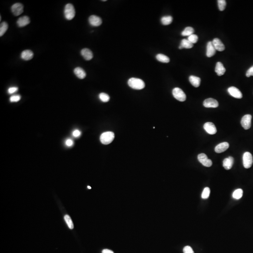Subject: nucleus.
Segmentation results:
<instances>
[{"label":"nucleus","mask_w":253,"mask_h":253,"mask_svg":"<svg viewBox=\"0 0 253 253\" xmlns=\"http://www.w3.org/2000/svg\"><path fill=\"white\" fill-rule=\"evenodd\" d=\"M128 86L131 88L135 90H142L145 87L144 82L141 79L132 77L128 80Z\"/></svg>","instance_id":"f257e3e1"},{"label":"nucleus","mask_w":253,"mask_h":253,"mask_svg":"<svg viewBox=\"0 0 253 253\" xmlns=\"http://www.w3.org/2000/svg\"><path fill=\"white\" fill-rule=\"evenodd\" d=\"M64 16L68 20H71L74 18L76 14L75 8L72 4H68L65 6Z\"/></svg>","instance_id":"f03ea898"},{"label":"nucleus","mask_w":253,"mask_h":253,"mask_svg":"<svg viewBox=\"0 0 253 253\" xmlns=\"http://www.w3.org/2000/svg\"><path fill=\"white\" fill-rule=\"evenodd\" d=\"M114 134L111 131L104 132L102 133L100 136V140L101 143L107 145L112 143L114 138Z\"/></svg>","instance_id":"7ed1b4c3"},{"label":"nucleus","mask_w":253,"mask_h":253,"mask_svg":"<svg viewBox=\"0 0 253 253\" xmlns=\"http://www.w3.org/2000/svg\"><path fill=\"white\" fill-rule=\"evenodd\" d=\"M172 95L175 99L181 102L185 101L186 100V95L183 90L179 88H174L172 90Z\"/></svg>","instance_id":"20e7f679"},{"label":"nucleus","mask_w":253,"mask_h":253,"mask_svg":"<svg viewBox=\"0 0 253 253\" xmlns=\"http://www.w3.org/2000/svg\"><path fill=\"white\" fill-rule=\"evenodd\" d=\"M253 162L252 155L249 152H246L243 155V164L245 168H249L252 166Z\"/></svg>","instance_id":"39448f33"},{"label":"nucleus","mask_w":253,"mask_h":253,"mask_svg":"<svg viewBox=\"0 0 253 253\" xmlns=\"http://www.w3.org/2000/svg\"><path fill=\"white\" fill-rule=\"evenodd\" d=\"M252 116L250 114L244 115L241 120V125L245 130L249 129L251 126Z\"/></svg>","instance_id":"423d86ee"},{"label":"nucleus","mask_w":253,"mask_h":253,"mask_svg":"<svg viewBox=\"0 0 253 253\" xmlns=\"http://www.w3.org/2000/svg\"><path fill=\"white\" fill-rule=\"evenodd\" d=\"M199 161L206 167H210L212 165V162L210 159H209L207 155L205 153L199 154L197 157Z\"/></svg>","instance_id":"0eeeda50"},{"label":"nucleus","mask_w":253,"mask_h":253,"mask_svg":"<svg viewBox=\"0 0 253 253\" xmlns=\"http://www.w3.org/2000/svg\"><path fill=\"white\" fill-rule=\"evenodd\" d=\"M11 9L14 15L18 16L24 11V6L20 3H16L12 5Z\"/></svg>","instance_id":"6e6552de"},{"label":"nucleus","mask_w":253,"mask_h":253,"mask_svg":"<svg viewBox=\"0 0 253 253\" xmlns=\"http://www.w3.org/2000/svg\"><path fill=\"white\" fill-rule=\"evenodd\" d=\"M203 105L207 108H216L219 107V102L215 99L209 98L203 101Z\"/></svg>","instance_id":"1a4fd4ad"},{"label":"nucleus","mask_w":253,"mask_h":253,"mask_svg":"<svg viewBox=\"0 0 253 253\" xmlns=\"http://www.w3.org/2000/svg\"><path fill=\"white\" fill-rule=\"evenodd\" d=\"M205 130L210 135H214L217 132L216 127L214 124L211 122L205 123L203 126Z\"/></svg>","instance_id":"9d476101"},{"label":"nucleus","mask_w":253,"mask_h":253,"mask_svg":"<svg viewBox=\"0 0 253 253\" xmlns=\"http://www.w3.org/2000/svg\"><path fill=\"white\" fill-rule=\"evenodd\" d=\"M228 92L232 96L236 99H240L242 97V93L236 87L233 86L229 87L228 89Z\"/></svg>","instance_id":"9b49d317"},{"label":"nucleus","mask_w":253,"mask_h":253,"mask_svg":"<svg viewBox=\"0 0 253 253\" xmlns=\"http://www.w3.org/2000/svg\"><path fill=\"white\" fill-rule=\"evenodd\" d=\"M89 22L92 26H99L102 23V20L100 17L92 15L89 18Z\"/></svg>","instance_id":"f8f14e48"},{"label":"nucleus","mask_w":253,"mask_h":253,"mask_svg":"<svg viewBox=\"0 0 253 253\" xmlns=\"http://www.w3.org/2000/svg\"><path fill=\"white\" fill-rule=\"evenodd\" d=\"M212 42L215 49L218 51H223L224 50H225V45H224L222 42L221 41V40L219 39H214Z\"/></svg>","instance_id":"ddd939ff"},{"label":"nucleus","mask_w":253,"mask_h":253,"mask_svg":"<svg viewBox=\"0 0 253 253\" xmlns=\"http://www.w3.org/2000/svg\"><path fill=\"white\" fill-rule=\"evenodd\" d=\"M229 147V144L227 142H223L216 146L215 148V152L217 153H220L227 150Z\"/></svg>","instance_id":"4468645a"},{"label":"nucleus","mask_w":253,"mask_h":253,"mask_svg":"<svg viewBox=\"0 0 253 253\" xmlns=\"http://www.w3.org/2000/svg\"><path fill=\"white\" fill-rule=\"evenodd\" d=\"M17 23L18 27H23L30 24V19L28 16H23L18 18Z\"/></svg>","instance_id":"2eb2a0df"},{"label":"nucleus","mask_w":253,"mask_h":253,"mask_svg":"<svg viewBox=\"0 0 253 253\" xmlns=\"http://www.w3.org/2000/svg\"><path fill=\"white\" fill-rule=\"evenodd\" d=\"M216 52V50L213 46L212 41L208 42L207 45L206 56L208 57H212L214 56Z\"/></svg>","instance_id":"dca6fc26"},{"label":"nucleus","mask_w":253,"mask_h":253,"mask_svg":"<svg viewBox=\"0 0 253 253\" xmlns=\"http://www.w3.org/2000/svg\"><path fill=\"white\" fill-rule=\"evenodd\" d=\"M81 55L84 59L90 61L93 58V53L92 51L88 48H84L81 51Z\"/></svg>","instance_id":"f3484780"},{"label":"nucleus","mask_w":253,"mask_h":253,"mask_svg":"<svg viewBox=\"0 0 253 253\" xmlns=\"http://www.w3.org/2000/svg\"><path fill=\"white\" fill-rule=\"evenodd\" d=\"M215 71L219 76H221L225 74L226 69L221 62H217L215 67Z\"/></svg>","instance_id":"a211bd4d"},{"label":"nucleus","mask_w":253,"mask_h":253,"mask_svg":"<svg viewBox=\"0 0 253 253\" xmlns=\"http://www.w3.org/2000/svg\"><path fill=\"white\" fill-rule=\"evenodd\" d=\"M233 162H234L233 158L232 157H229L224 160L223 165L226 170H230L232 167Z\"/></svg>","instance_id":"6ab92c4d"},{"label":"nucleus","mask_w":253,"mask_h":253,"mask_svg":"<svg viewBox=\"0 0 253 253\" xmlns=\"http://www.w3.org/2000/svg\"><path fill=\"white\" fill-rule=\"evenodd\" d=\"M33 57V53L30 50H25L22 52L21 57L25 61H29L32 59Z\"/></svg>","instance_id":"aec40b11"},{"label":"nucleus","mask_w":253,"mask_h":253,"mask_svg":"<svg viewBox=\"0 0 253 253\" xmlns=\"http://www.w3.org/2000/svg\"><path fill=\"white\" fill-rule=\"evenodd\" d=\"M74 72L76 76L81 79H84L86 76L85 71L80 67L75 68L74 70Z\"/></svg>","instance_id":"412c9836"},{"label":"nucleus","mask_w":253,"mask_h":253,"mask_svg":"<svg viewBox=\"0 0 253 253\" xmlns=\"http://www.w3.org/2000/svg\"><path fill=\"white\" fill-rule=\"evenodd\" d=\"M189 80L192 85L196 88L198 87L201 83V78L197 76H189Z\"/></svg>","instance_id":"4be33fe9"},{"label":"nucleus","mask_w":253,"mask_h":253,"mask_svg":"<svg viewBox=\"0 0 253 253\" xmlns=\"http://www.w3.org/2000/svg\"><path fill=\"white\" fill-rule=\"evenodd\" d=\"M193 46V44L189 41L188 39H183L181 41V44L179 45V49H182L183 48H191Z\"/></svg>","instance_id":"5701e85b"},{"label":"nucleus","mask_w":253,"mask_h":253,"mask_svg":"<svg viewBox=\"0 0 253 253\" xmlns=\"http://www.w3.org/2000/svg\"><path fill=\"white\" fill-rule=\"evenodd\" d=\"M156 59L158 61L163 63H168L169 62H170L169 58L163 54H159L157 55Z\"/></svg>","instance_id":"b1692460"},{"label":"nucleus","mask_w":253,"mask_h":253,"mask_svg":"<svg viewBox=\"0 0 253 253\" xmlns=\"http://www.w3.org/2000/svg\"><path fill=\"white\" fill-rule=\"evenodd\" d=\"M161 22L163 25H167L171 24L172 22V18L170 15H167L162 17L161 19Z\"/></svg>","instance_id":"393cba45"},{"label":"nucleus","mask_w":253,"mask_h":253,"mask_svg":"<svg viewBox=\"0 0 253 253\" xmlns=\"http://www.w3.org/2000/svg\"><path fill=\"white\" fill-rule=\"evenodd\" d=\"M194 32H195L194 29L192 27H187L182 31V36H188L189 37V36L193 34Z\"/></svg>","instance_id":"a878e982"},{"label":"nucleus","mask_w":253,"mask_h":253,"mask_svg":"<svg viewBox=\"0 0 253 253\" xmlns=\"http://www.w3.org/2000/svg\"><path fill=\"white\" fill-rule=\"evenodd\" d=\"M8 29V24L4 22L1 24L0 25V37H2Z\"/></svg>","instance_id":"bb28decb"},{"label":"nucleus","mask_w":253,"mask_h":253,"mask_svg":"<svg viewBox=\"0 0 253 253\" xmlns=\"http://www.w3.org/2000/svg\"><path fill=\"white\" fill-rule=\"evenodd\" d=\"M243 193V192L242 189H236L233 193V198L235 199H240L242 196Z\"/></svg>","instance_id":"cd10ccee"},{"label":"nucleus","mask_w":253,"mask_h":253,"mask_svg":"<svg viewBox=\"0 0 253 253\" xmlns=\"http://www.w3.org/2000/svg\"><path fill=\"white\" fill-rule=\"evenodd\" d=\"M64 220L65 221L67 224L68 225V227H69V229H73L74 228L73 223L71 219L70 218L69 216L68 215H65V216H64Z\"/></svg>","instance_id":"c85d7f7f"},{"label":"nucleus","mask_w":253,"mask_h":253,"mask_svg":"<svg viewBox=\"0 0 253 253\" xmlns=\"http://www.w3.org/2000/svg\"><path fill=\"white\" fill-rule=\"evenodd\" d=\"M99 98L103 102H107L110 100V97L105 93H101L99 95Z\"/></svg>","instance_id":"c756f323"},{"label":"nucleus","mask_w":253,"mask_h":253,"mask_svg":"<svg viewBox=\"0 0 253 253\" xmlns=\"http://www.w3.org/2000/svg\"><path fill=\"white\" fill-rule=\"evenodd\" d=\"M217 4H218V7H219V11H222L225 10V8H226V1L225 0H218Z\"/></svg>","instance_id":"7c9ffc66"},{"label":"nucleus","mask_w":253,"mask_h":253,"mask_svg":"<svg viewBox=\"0 0 253 253\" xmlns=\"http://www.w3.org/2000/svg\"><path fill=\"white\" fill-rule=\"evenodd\" d=\"M210 190L209 188L208 187H206L205 188V189H203V192L202 193V198L207 199L208 197H209L210 195Z\"/></svg>","instance_id":"2f4dec72"},{"label":"nucleus","mask_w":253,"mask_h":253,"mask_svg":"<svg viewBox=\"0 0 253 253\" xmlns=\"http://www.w3.org/2000/svg\"><path fill=\"white\" fill-rule=\"evenodd\" d=\"M188 39L193 44H195V43H196L198 40V37L196 35L193 34L189 36Z\"/></svg>","instance_id":"473e14b6"},{"label":"nucleus","mask_w":253,"mask_h":253,"mask_svg":"<svg viewBox=\"0 0 253 253\" xmlns=\"http://www.w3.org/2000/svg\"><path fill=\"white\" fill-rule=\"evenodd\" d=\"M21 97L20 95H13L11 97L10 100L11 102H17L20 100Z\"/></svg>","instance_id":"72a5a7b5"},{"label":"nucleus","mask_w":253,"mask_h":253,"mask_svg":"<svg viewBox=\"0 0 253 253\" xmlns=\"http://www.w3.org/2000/svg\"><path fill=\"white\" fill-rule=\"evenodd\" d=\"M184 253H194V251L190 246H186L183 249Z\"/></svg>","instance_id":"f704fd0d"},{"label":"nucleus","mask_w":253,"mask_h":253,"mask_svg":"<svg viewBox=\"0 0 253 253\" xmlns=\"http://www.w3.org/2000/svg\"><path fill=\"white\" fill-rule=\"evenodd\" d=\"M18 88L17 87H10L8 88V92L9 94H13L14 93L17 92L18 90Z\"/></svg>","instance_id":"c9c22d12"},{"label":"nucleus","mask_w":253,"mask_h":253,"mask_svg":"<svg viewBox=\"0 0 253 253\" xmlns=\"http://www.w3.org/2000/svg\"><path fill=\"white\" fill-rule=\"evenodd\" d=\"M246 76L247 77H250L251 76H253V66H252L249 69L247 70V73H246Z\"/></svg>","instance_id":"e433bc0d"},{"label":"nucleus","mask_w":253,"mask_h":253,"mask_svg":"<svg viewBox=\"0 0 253 253\" xmlns=\"http://www.w3.org/2000/svg\"><path fill=\"white\" fill-rule=\"evenodd\" d=\"M73 136L75 137H78L81 136V132L80 131L78 130H76L73 132Z\"/></svg>","instance_id":"4c0bfd02"},{"label":"nucleus","mask_w":253,"mask_h":253,"mask_svg":"<svg viewBox=\"0 0 253 253\" xmlns=\"http://www.w3.org/2000/svg\"><path fill=\"white\" fill-rule=\"evenodd\" d=\"M66 145L68 147H71L74 144V142L71 139H67L65 142Z\"/></svg>","instance_id":"58836bf2"},{"label":"nucleus","mask_w":253,"mask_h":253,"mask_svg":"<svg viewBox=\"0 0 253 253\" xmlns=\"http://www.w3.org/2000/svg\"><path fill=\"white\" fill-rule=\"evenodd\" d=\"M102 253H114V252L111 250L105 249L103 250Z\"/></svg>","instance_id":"ea45409f"},{"label":"nucleus","mask_w":253,"mask_h":253,"mask_svg":"<svg viewBox=\"0 0 253 253\" xmlns=\"http://www.w3.org/2000/svg\"><path fill=\"white\" fill-rule=\"evenodd\" d=\"M88 189H91V187L90 186H88Z\"/></svg>","instance_id":"a19ab883"},{"label":"nucleus","mask_w":253,"mask_h":253,"mask_svg":"<svg viewBox=\"0 0 253 253\" xmlns=\"http://www.w3.org/2000/svg\"><path fill=\"white\" fill-rule=\"evenodd\" d=\"M102 1H106V0H103Z\"/></svg>","instance_id":"79ce46f5"}]
</instances>
